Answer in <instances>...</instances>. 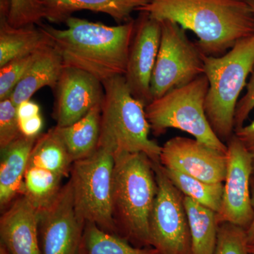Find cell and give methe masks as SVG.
<instances>
[{"mask_svg": "<svg viewBox=\"0 0 254 254\" xmlns=\"http://www.w3.org/2000/svg\"><path fill=\"white\" fill-rule=\"evenodd\" d=\"M140 12L158 21L170 20L198 38L206 56L225 55L254 34V12L249 0H148Z\"/></svg>", "mask_w": 254, "mask_h": 254, "instance_id": "6da1fadb", "label": "cell"}, {"mask_svg": "<svg viewBox=\"0 0 254 254\" xmlns=\"http://www.w3.org/2000/svg\"><path fill=\"white\" fill-rule=\"evenodd\" d=\"M64 23L65 29L38 25L59 53L64 66L86 71L102 83L125 76L136 20L110 26L71 16Z\"/></svg>", "mask_w": 254, "mask_h": 254, "instance_id": "7a4b0ae2", "label": "cell"}, {"mask_svg": "<svg viewBox=\"0 0 254 254\" xmlns=\"http://www.w3.org/2000/svg\"><path fill=\"white\" fill-rule=\"evenodd\" d=\"M115 155L113 215L118 236L137 247H151L149 221L158 182L153 162L141 153Z\"/></svg>", "mask_w": 254, "mask_h": 254, "instance_id": "3957f363", "label": "cell"}, {"mask_svg": "<svg viewBox=\"0 0 254 254\" xmlns=\"http://www.w3.org/2000/svg\"><path fill=\"white\" fill-rule=\"evenodd\" d=\"M209 88L205 111L210 127L222 142L235 133V115L241 93L254 70V34L237 42L221 56H203Z\"/></svg>", "mask_w": 254, "mask_h": 254, "instance_id": "277c9868", "label": "cell"}, {"mask_svg": "<svg viewBox=\"0 0 254 254\" xmlns=\"http://www.w3.org/2000/svg\"><path fill=\"white\" fill-rule=\"evenodd\" d=\"M101 128L98 146L119 153H141L160 163L162 146L150 138L145 105L131 94L125 76L103 82Z\"/></svg>", "mask_w": 254, "mask_h": 254, "instance_id": "5b68a950", "label": "cell"}, {"mask_svg": "<svg viewBox=\"0 0 254 254\" xmlns=\"http://www.w3.org/2000/svg\"><path fill=\"white\" fill-rule=\"evenodd\" d=\"M209 82L205 73L175 88L145 107L151 131L156 136L169 128L187 132L210 148L227 153V146L215 134L205 111Z\"/></svg>", "mask_w": 254, "mask_h": 254, "instance_id": "8992f818", "label": "cell"}, {"mask_svg": "<svg viewBox=\"0 0 254 254\" xmlns=\"http://www.w3.org/2000/svg\"><path fill=\"white\" fill-rule=\"evenodd\" d=\"M114 165L113 151L98 146L93 154L73 163L69 180L78 218L118 235L113 215Z\"/></svg>", "mask_w": 254, "mask_h": 254, "instance_id": "52a82bcc", "label": "cell"}, {"mask_svg": "<svg viewBox=\"0 0 254 254\" xmlns=\"http://www.w3.org/2000/svg\"><path fill=\"white\" fill-rule=\"evenodd\" d=\"M151 82L153 100L186 85L205 72L204 54L175 21L165 20Z\"/></svg>", "mask_w": 254, "mask_h": 254, "instance_id": "ba28073f", "label": "cell"}, {"mask_svg": "<svg viewBox=\"0 0 254 254\" xmlns=\"http://www.w3.org/2000/svg\"><path fill=\"white\" fill-rule=\"evenodd\" d=\"M158 193L150 214V245L160 254H191V239L185 195L165 175L160 163H154Z\"/></svg>", "mask_w": 254, "mask_h": 254, "instance_id": "9c48e42d", "label": "cell"}, {"mask_svg": "<svg viewBox=\"0 0 254 254\" xmlns=\"http://www.w3.org/2000/svg\"><path fill=\"white\" fill-rule=\"evenodd\" d=\"M226 145V176L223 182L221 207L217 213V220L219 225L231 223L247 230L254 216L251 194L253 163L250 153L235 133Z\"/></svg>", "mask_w": 254, "mask_h": 254, "instance_id": "30bf717a", "label": "cell"}, {"mask_svg": "<svg viewBox=\"0 0 254 254\" xmlns=\"http://www.w3.org/2000/svg\"><path fill=\"white\" fill-rule=\"evenodd\" d=\"M85 225L75 210L68 180L54 203L39 212L41 254H81Z\"/></svg>", "mask_w": 254, "mask_h": 254, "instance_id": "8fae6325", "label": "cell"}, {"mask_svg": "<svg viewBox=\"0 0 254 254\" xmlns=\"http://www.w3.org/2000/svg\"><path fill=\"white\" fill-rule=\"evenodd\" d=\"M161 37L160 21L140 12L127 60L125 78L131 94L145 106L153 100L150 82Z\"/></svg>", "mask_w": 254, "mask_h": 254, "instance_id": "7c38bea8", "label": "cell"}, {"mask_svg": "<svg viewBox=\"0 0 254 254\" xmlns=\"http://www.w3.org/2000/svg\"><path fill=\"white\" fill-rule=\"evenodd\" d=\"M227 153H222L195 138L176 136L162 146L160 163L209 183H223L227 172Z\"/></svg>", "mask_w": 254, "mask_h": 254, "instance_id": "4fadbf2b", "label": "cell"}, {"mask_svg": "<svg viewBox=\"0 0 254 254\" xmlns=\"http://www.w3.org/2000/svg\"><path fill=\"white\" fill-rule=\"evenodd\" d=\"M53 118L56 126H69L102 105L105 90L103 83L90 73L64 66L56 86Z\"/></svg>", "mask_w": 254, "mask_h": 254, "instance_id": "5bb4252c", "label": "cell"}, {"mask_svg": "<svg viewBox=\"0 0 254 254\" xmlns=\"http://www.w3.org/2000/svg\"><path fill=\"white\" fill-rule=\"evenodd\" d=\"M1 243L11 254H41L39 212L20 195L1 214Z\"/></svg>", "mask_w": 254, "mask_h": 254, "instance_id": "9a60e30c", "label": "cell"}, {"mask_svg": "<svg viewBox=\"0 0 254 254\" xmlns=\"http://www.w3.org/2000/svg\"><path fill=\"white\" fill-rule=\"evenodd\" d=\"M45 19L50 23H65L76 11L88 10L109 15L120 24L133 18L131 14L139 11L148 0H41Z\"/></svg>", "mask_w": 254, "mask_h": 254, "instance_id": "2e32d148", "label": "cell"}, {"mask_svg": "<svg viewBox=\"0 0 254 254\" xmlns=\"http://www.w3.org/2000/svg\"><path fill=\"white\" fill-rule=\"evenodd\" d=\"M37 137L21 135L1 150L0 208L4 212L21 195L23 178Z\"/></svg>", "mask_w": 254, "mask_h": 254, "instance_id": "e0dca14e", "label": "cell"}, {"mask_svg": "<svg viewBox=\"0 0 254 254\" xmlns=\"http://www.w3.org/2000/svg\"><path fill=\"white\" fill-rule=\"evenodd\" d=\"M63 68V59L52 45L40 50L34 63L11 95L14 104L17 106L23 101L31 100L37 91L44 87L54 90Z\"/></svg>", "mask_w": 254, "mask_h": 254, "instance_id": "ac0fdd59", "label": "cell"}, {"mask_svg": "<svg viewBox=\"0 0 254 254\" xmlns=\"http://www.w3.org/2000/svg\"><path fill=\"white\" fill-rule=\"evenodd\" d=\"M101 105H97L81 120L69 126H55L73 163L90 156L98 148L101 128Z\"/></svg>", "mask_w": 254, "mask_h": 254, "instance_id": "d6986e66", "label": "cell"}, {"mask_svg": "<svg viewBox=\"0 0 254 254\" xmlns=\"http://www.w3.org/2000/svg\"><path fill=\"white\" fill-rule=\"evenodd\" d=\"M51 44L38 25L14 27L0 16V67L11 60L33 54Z\"/></svg>", "mask_w": 254, "mask_h": 254, "instance_id": "ffe728a7", "label": "cell"}, {"mask_svg": "<svg viewBox=\"0 0 254 254\" xmlns=\"http://www.w3.org/2000/svg\"><path fill=\"white\" fill-rule=\"evenodd\" d=\"M184 203L191 239V254H213L219 227L216 212L187 196Z\"/></svg>", "mask_w": 254, "mask_h": 254, "instance_id": "44dd1931", "label": "cell"}, {"mask_svg": "<svg viewBox=\"0 0 254 254\" xmlns=\"http://www.w3.org/2000/svg\"><path fill=\"white\" fill-rule=\"evenodd\" d=\"M73 163L61 138L52 128L37 138L28 167L45 169L64 178L70 176Z\"/></svg>", "mask_w": 254, "mask_h": 254, "instance_id": "7402d4cb", "label": "cell"}, {"mask_svg": "<svg viewBox=\"0 0 254 254\" xmlns=\"http://www.w3.org/2000/svg\"><path fill=\"white\" fill-rule=\"evenodd\" d=\"M63 177L37 167H28L23 178L21 195L38 210L49 208L59 195Z\"/></svg>", "mask_w": 254, "mask_h": 254, "instance_id": "603a6c76", "label": "cell"}, {"mask_svg": "<svg viewBox=\"0 0 254 254\" xmlns=\"http://www.w3.org/2000/svg\"><path fill=\"white\" fill-rule=\"evenodd\" d=\"M81 254H160L153 247H137L125 239L86 223Z\"/></svg>", "mask_w": 254, "mask_h": 254, "instance_id": "cb8c5ba5", "label": "cell"}, {"mask_svg": "<svg viewBox=\"0 0 254 254\" xmlns=\"http://www.w3.org/2000/svg\"><path fill=\"white\" fill-rule=\"evenodd\" d=\"M163 169L172 183L185 196L218 213L221 207L223 183H209L176 170L163 167Z\"/></svg>", "mask_w": 254, "mask_h": 254, "instance_id": "d4e9b609", "label": "cell"}, {"mask_svg": "<svg viewBox=\"0 0 254 254\" xmlns=\"http://www.w3.org/2000/svg\"><path fill=\"white\" fill-rule=\"evenodd\" d=\"M40 50L11 60L0 67V100L11 96L14 88L34 63Z\"/></svg>", "mask_w": 254, "mask_h": 254, "instance_id": "484cf974", "label": "cell"}, {"mask_svg": "<svg viewBox=\"0 0 254 254\" xmlns=\"http://www.w3.org/2000/svg\"><path fill=\"white\" fill-rule=\"evenodd\" d=\"M246 230L231 223L218 227L216 246L213 254H251Z\"/></svg>", "mask_w": 254, "mask_h": 254, "instance_id": "4316f807", "label": "cell"}, {"mask_svg": "<svg viewBox=\"0 0 254 254\" xmlns=\"http://www.w3.org/2000/svg\"><path fill=\"white\" fill-rule=\"evenodd\" d=\"M45 19L41 0H11L7 21L14 27L40 25Z\"/></svg>", "mask_w": 254, "mask_h": 254, "instance_id": "83f0119b", "label": "cell"}, {"mask_svg": "<svg viewBox=\"0 0 254 254\" xmlns=\"http://www.w3.org/2000/svg\"><path fill=\"white\" fill-rule=\"evenodd\" d=\"M16 105L11 96L0 100V148H6L21 136Z\"/></svg>", "mask_w": 254, "mask_h": 254, "instance_id": "f1b7e54d", "label": "cell"}, {"mask_svg": "<svg viewBox=\"0 0 254 254\" xmlns=\"http://www.w3.org/2000/svg\"><path fill=\"white\" fill-rule=\"evenodd\" d=\"M247 84V91L237 103L235 115V130L245 125L254 109V70Z\"/></svg>", "mask_w": 254, "mask_h": 254, "instance_id": "f546056e", "label": "cell"}, {"mask_svg": "<svg viewBox=\"0 0 254 254\" xmlns=\"http://www.w3.org/2000/svg\"><path fill=\"white\" fill-rule=\"evenodd\" d=\"M235 134L252 157L254 175V118L248 125L235 129Z\"/></svg>", "mask_w": 254, "mask_h": 254, "instance_id": "4dcf8cb0", "label": "cell"}, {"mask_svg": "<svg viewBox=\"0 0 254 254\" xmlns=\"http://www.w3.org/2000/svg\"><path fill=\"white\" fill-rule=\"evenodd\" d=\"M20 131L23 136L37 137L41 134L43 127V119L41 115L25 120H18Z\"/></svg>", "mask_w": 254, "mask_h": 254, "instance_id": "1f68e13d", "label": "cell"}, {"mask_svg": "<svg viewBox=\"0 0 254 254\" xmlns=\"http://www.w3.org/2000/svg\"><path fill=\"white\" fill-rule=\"evenodd\" d=\"M18 120H25L37 115H41V108L38 103L33 100H28L23 101L16 106Z\"/></svg>", "mask_w": 254, "mask_h": 254, "instance_id": "d6a6232c", "label": "cell"}, {"mask_svg": "<svg viewBox=\"0 0 254 254\" xmlns=\"http://www.w3.org/2000/svg\"><path fill=\"white\" fill-rule=\"evenodd\" d=\"M251 194H252V205L254 208V175L251 180ZM247 242L249 245H254V216L250 226L246 230Z\"/></svg>", "mask_w": 254, "mask_h": 254, "instance_id": "836d02e7", "label": "cell"}, {"mask_svg": "<svg viewBox=\"0 0 254 254\" xmlns=\"http://www.w3.org/2000/svg\"><path fill=\"white\" fill-rule=\"evenodd\" d=\"M0 254H11L2 243L0 242Z\"/></svg>", "mask_w": 254, "mask_h": 254, "instance_id": "e575fe53", "label": "cell"}, {"mask_svg": "<svg viewBox=\"0 0 254 254\" xmlns=\"http://www.w3.org/2000/svg\"><path fill=\"white\" fill-rule=\"evenodd\" d=\"M248 250L251 254H254V245H249Z\"/></svg>", "mask_w": 254, "mask_h": 254, "instance_id": "d590c367", "label": "cell"}, {"mask_svg": "<svg viewBox=\"0 0 254 254\" xmlns=\"http://www.w3.org/2000/svg\"><path fill=\"white\" fill-rule=\"evenodd\" d=\"M249 2H250V4L251 5V7H252V10H253L254 12V1H251V0H249Z\"/></svg>", "mask_w": 254, "mask_h": 254, "instance_id": "8d00e7d4", "label": "cell"}, {"mask_svg": "<svg viewBox=\"0 0 254 254\" xmlns=\"http://www.w3.org/2000/svg\"><path fill=\"white\" fill-rule=\"evenodd\" d=\"M251 1H254V0H251Z\"/></svg>", "mask_w": 254, "mask_h": 254, "instance_id": "74e56055", "label": "cell"}]
</instances>
